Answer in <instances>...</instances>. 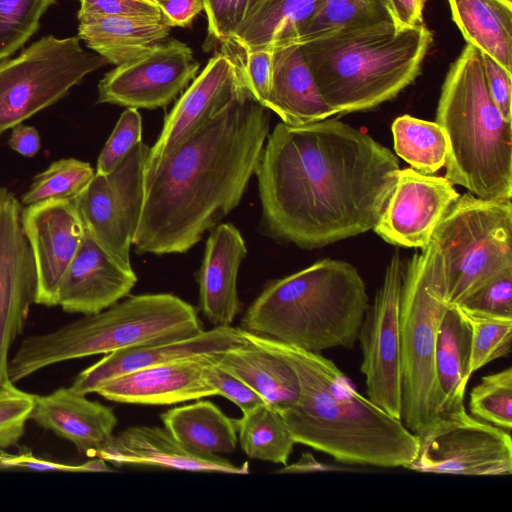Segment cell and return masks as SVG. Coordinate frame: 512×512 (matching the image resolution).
Here are the masks:
<instances>
[{"label":"cell","mask_w":512,"mask_h":512,"mask_svg":"<svg viewBox=\"0 0 512 512\" xmlns=\"http://www.w3.org/2000/svg\"><path fill=\"white\" fill-rule=\"evenodd\" d=\"M265 143L255 175L271 237L314 249L374 228L400 170L390 149L336 118L280 122Z\"/></svg>","instance_id":"6da1fadb"},{"label":"cell","mask_w":512,"mask_h":512,"mask_svg":"<svg viewBox=\"0 0 512 512\" xmlns=\"http://www.w3.org/2000/svg\"><path fill=\"white\" fill-rule=\"evenodd\" d=\"M268 109L246 89L145 177L133 245L137 254H179L235 209L269 134Z\"/></svg>","instance_id":"7a4b0ae2"},{"label":"cell","mask_w":512,"mask_h":512,"mask_svg":"<svg viewBox=\"0 0 512 512\" xmlns=\"http://www.w3.org/2000/svg\"><path fill=\"white\" fill-rule=\"evenodd\" d=\"M242 333L247 341L283 357L297 375L299 397L280 412L295 443L348 465L406 468L415 458L418 436L360 394L333 361L321 353Z\"/></svg>","instance_id":"3957f363"},{"label":"cell","mask_w":512,"mask_h":512,"mask_svg":"<svg viewBox=\"0 0 512 512\" xmlns=\"http://www.w3.org/2000/svg\"><path fill=\"white\" fill-rule=\"evenodd\" d=\"M324 99L338 114L371 110L395 98L420 75L433 44L423 23L350 24L299 43Z\"/></svg>","instance_id":"277c9868"},{"label":"cell","mask_w":512,"mask_h":512,"mask_svg":"<svg viewBox=\"0 0 512 512\" xmlns=\"http://www.w3.org/2000/svg\"><path fill=\"white\" fill-rule=\"evenodd\" d=\"M368 306L358 270L342 260L323 259L267 282L239 328L314 353L351 349Z\"/></svg>","instance_id":"5b68a950"},{"label":"cell","mask_w":512,"mask_h":512,"mask_svg":"<svg viewBox=\"0 0 512 512\" xmlns=\"http://www.w3.org/2000/svg\"><path fill=\"white\" fill-rule=\"evenodd\" d=\"M436 122L448 140L444 177L479 198L511 200L512 122L494 102L481 52L470 44L447 71Z\"/></svg>","instance_id":"8992f818"},{"label":"cell","mask_w":512,"mask_h":512,"mask_svg":"<svg viewBox=\"0 0 512 512\" xmlns=\"http://www.w3.org/2000/svg\"><path fill=\"white\" fill-rule=\"evenodd\" d=\"M203 330L195 307L178 296L133 295L53 332L27 337L9 360L8 376L16 383L59 362L183 339Z\"/></svg>","instance_id":"52a82bcc"},{"label":"cell","mask_w":512,"mask_h":512,"mask_svg":"<svg viewBox=\"0 0 512 512\" xmlns=\"http://www.w3.org/2000/svg\"><path fill=\"white\" fill-rule=\"evenodd\" d=\"M431 277L445 300L458 305L505 269L512 268L511 200L459 196L431 236Z\"/></svg>","instance_id":"ba28073f"},{"label":"cell","mask_w":512,"mask_h":512,"mask_svg":"<svg viewBox=\"0 0 512 512\" xmlns=\"http://www.w3.org/2000/svg\"><path fill=\"white\" fill-rule=\"evenodd\" d=\"M403 269L399 305L402 359V414L406 427L420 435L443 414L434 368V348L449 304L431 277L428 246Z\"/></svg>","instance_id":"9c48e42d"},{"label":"cell","mask_w":512,"mask_h":512,"mask_svg":"<svg viewBox=\"0 0 512 512\" xmlns=\"http://www.w3.org/2000/svg\"><path fill=\"white\" fill-rule=\"evenodd\" d=\"M107 61L86 52L79 37L45 36L0 63V136L66 96Z\"/></svg>","instance_id":"30bf717a"},{"label":"cell","mask_w":512,"mask_h":512,"mask_svg":"<svg viewBox=\"0 0 512 512\" xmlns=\"http://www.w3.org/2000/svg\"><path fill=\"white\" fill-rule=\"evenodd\" d=\"M150 147L140 142L107 175H94L74 201L85 231L127 270L145 194V165Z\"/></svg>","instance_id":"8fae6325"},{"label":"cell","mask_w":512,"mask_h":512,"mask_svg":"<svg viewBox=\"0 0 512 512\" xmlns=\"http://www.w3.org/2000/svg\"><path fill=\"white\" fill-rule=\"evenodd\" d=\"M406 469L437 474H512L510 432L470 416L466 409L443 414L420 435Z\"/></svg>","instance_id":"7c38bea8"},{"label":"cell","mask_w":512,"mask_h":512,"mask_svg":"<svg viewBox=\"0 0 512 512\" xmlns=\"http://www.w3.org/2000/svg\"><path fill=\"white\" fill-rule=\"evenodd\" d=\"M403 269L396 251L386 268L382 286L366 310L357 338L363 355L360 370L365 377L368 398L399 419L402 414L399 305Z\"/></svg>","instance_id":"4fadbf2b"},{"label":"cell","mask_w":512,"mask_h":512,"mask_svg":"<svg viewBox=\"0 0 512 512\" xmlns=\"http://www.w3.org/2000/svg\"><path fill=\"white\" fill-rule=\"evenodd\" d=\"M198 69L187 44L165 40L108 72L98 84L97 102L136 109L163 108L195 78Z\"/></svg>","instance_id":"5bb4252c"},{"label":"cell","mask_w":512,"mask_h":512,"mask_svg":"<svg viewBox=\"0 0 512 512\" xmlns=\"http://www.w3.org/2000/svg\"><path fill=\"white\" fill-rule=\"evenodd\" d=\"M22 206L13 192L0 188V390L12 386L8 353L23 330L37 277L33 254L23 230Z\"/></svg>","instance_id":"9a60e30c"},{"label":"cell","mask_w":512,"mask_h":512,"mask_svg":"<svg viewBox=\"0 0 512 512\" xmlns=\"http://www.w3.org/2000/svg\"><path fill=\"white\" fill-rule=\"evenodd\" d=\"M21 220L35 264V303L56 306L62 279L85 235L78 208L74 200L47 199L22 209Z\"/></svg>","instance_id":"2e32d148"},{"label":"cell","mask_w":512,"mask_h":512,"mask_svg":"<svg viewBox=\"0 0 512 512\" xmlns=\"http://www.w3.org/2000/svg\"><path fill=\"white\" fill-rule=\"evenodd\" d=\"M459 196L445 177L422 174L411 167L399 170L373 230L389 244L424 249Z\"/></svg>","instance_id":"e0dca14e"},{"label":"cell","mask_w":512,"mask_h":512,"mask_svg":"<svg viewBox=\"0 0 512 512\" xmlns=\"http://www.w3.org/2000/svg\"><path fill=\"white\" fill-rule=\"evenodd\" d=\"M246 89L231 57L221 52L212 57L201 74L165 117L161 133L150 147L144 177L199 128L215 117L234 97Z\"/></svg>","instance_id":"ac0fdd59"},{"label":"cell","mask_w":512,"mask_h":512,"mask_svg":"<svg viewBox=\"0 0 512 512\" xmlns=\"http://www.w3.org/2000/svg\"><path fill=\"white\" fill-rule=\"evenodd\" d=\"M246 342L240 328L223 326L183 339L119 349L79 373L70 388L88 395L115 377L178 359L222 353Z\"/></svg>","instance_id":"d6986e66"},{"label":"cell","mask_w":512,"mask_h":512,"mask_svg":"<svg viewBox=\"0 0 512 512\" xmlns=\"http://www.w3.org/2000/svg\"><path fill=\"white\" fill-rule=\"evenodd\" d=\"M213 356L183 358L127 373L105 382L95 393L109 401L142 405H170L218 395L206 376Z\"/></svg>","instance_id":"ffe728a7"},{"label":"cell","mask_w":512,"mask_h":512,"mask_svg":"<svg viewBox=\"0 0 512 512\" xmlns=\"http://www.w3.org/2000/svg\"><path fill=\"white\" fill-rule=\"evenodd\" d=\"M134 270L120 266L85 231L59 287L57 305L68 313H99L128 296Z\"/></svg>","instance_id":"44dd1931"},{"label":"cell","mask_w":512,"mask_h":512,"mask_svg":"<svg viewBox=\"0 0 512 512\" xmlns=\"http://www.w3.org/2000/svg\"><path fill=\"white\" fill-rule=\"evenodd\" d=\"M97 457L116 467L152 466L183 471L248 474V462L240 466L218 455L196 453L181 444L165 427L132 426L113 435Z\"/></svg>","instance_id":"7402d4cb"},{"label":"cell","mask_w":512,"mask_h":512,"mask_svg":"<svg viewBox=\"0 0 512 512\" xmlns=\"http://www.w3.org/2000/svg\"><path fill=\"white\" fill-rule=\"evenodd\" d=\"M246 253L245 240L233 224H218L210 232L197 282L199 307L213 327L231 326L242 310L237 278Z\"/></svg>","instance_id":"603a6c76"},{"label":"cell","mask_w":512,"mask_h":512,"mask_svg":"<svg viewBox=\"0 0 512 512\" xmlns=\"http://www.w3.org/2000/svg\"><path fill=\"white\" fill-rule=\"evenodd\" d=\"M30 419L72 442L79 453L88 457H97L118 423L111 407L91 401L70 387L35 395Z\"/></svg>","instance_id":"cb8c5ba5"},{"label":"cell","mask_w":512,"mask_h":512,"mask_svg":"<svg viewBox=\"0 0 512 512\" xmlns=\"http://www.w3.org/2000/svg\"><path fill=\"white\" fill-rule=\"evenodd\" d=\"M272 51V81L265 108L289 125L338 115L322 96L299 43L277 46Z\"/></svg>","instance_id":"d4e9b609"},{"label":"cell","mask_w":512,"mask_h":512,"mask_svg":"<svg viewBox=\"0 0 512 512\" xmlns=\"http://www.w3.org/2000/svg\"><path fill=\"white\" fill-rule=\"evenodd\" d=\"M214 363L236 376L265 403L281 412L299 397V381L294 369L281 356L247 341L213 357Z\"/></svg>","instance_id":"484cf974"},{"label":"cell","mask_w":512,"mask_h":512,"mask_svg":"<svg viewBox=\"0 0 512 512\" xmlns=\"http://www.w3.org/2000/svg\"><path fill=\"white\" fill-rule=\"evenodd\" d=\"M78 37L116 66L136 59L165 41L172 25L166 18L84 17Z\"/></svg>","instance_id":"4316f807"},{"label":"cell","mask_w":512,"mask_h":512,"mask_svg":"<svg viewBox=\"0 0 512 512\" xmlns=\"http://www.w3.org/2000/svg\"><path fill=\"white\" fill-rule=\"evenodd\" d=\"M471 341V327L465 314L458 306L449 305L439 324L434 348V368L443 414L466 409L464 397L471 376Z\"/></svg>","instance_id":"83f0119b"},{"label":"cell","mask_w":512,"mask_h":512,"mask_svg":"<svg viewBox=\"0 0 512 512\" xmlns=\"http://www.w3.org/2000/svg\"><path fill=\"white\" fill-rule=\"evenodd\" d=\"M452 19L467 44L512 73V1L448 0Z\"/></svg>","instance_id":"f1b7e54d"},{"label":"cell","mask_w":512,"mask_h":512,"mask_svg":"<svg viewBox=\"0 0 512 512\" xmlns=\"http://www.w3.org/2000/svg\"><path fill=\"white\" fill-rule=\"evenodd\" d=\"M164 427L185 447L204 455L233 452L238 442V419L210 401L171 408L160 414Z\"/></svg>","instance_id":"f546056e"},{"label":"cell","mask_w":512,"mask_h":512,"mask_svg":"<svg viewBox=\"0 0 512 512\" xmlns=\"http://www.w3.org/2000/svg\"><path fill=\"white\" fill-rule=\"evenodd\" d=\"M322 0H263L230 42L243 51L292 43Z\"/></svg>","instance_id":"4dcf8cb0"},{"label":"cell","mask_w":512,"mask_h":512,"mask_svg":"<svg viewBox=\"0 0 512 512\" xmlns=\"http://www.w3.org/2000/svg\"><path fill=\"white\" fill-rule=\"evenodd\" d=\"M242 414L238 419V440L245 454L286 465L295 441L280 412L264 402Z\"/></svg>","instance_id":"1f68e13d"},{"label":"cell","mask_w":512,"mask_h":512,"mask_svg":"<svg viewBox=\"0 0 512 512\" xmlns=\"http://www.w3.org/2000/svg\"><path fill=\"white\" fill-rule=\"evenodd\" d=\"M396 154L414 170L433 175L445 165L448 140L437 122L403 115L391 126Z\"/></svg>","instance_id":"d6a6232c"},{"label":"cell","mask_w":512,"mask_h":512,"mask_svg":"<svg viewBox=\"0 0 512 512\" xmlns=\"http://www.w3.org/2000/svg\"><path fill=\"white\" fill-rule=\"evenodd\" d=\"M94 175L95 171L88 162L74 158L55 161L34 177L22 196V204L27 206L47 199L74 200Z\"/></svg>","instance_id":"836d02e7"},{"label":"cell","mask_w":512,"mask_h":512,"mask_svg":"<svg viewBox=\"0 0 512 512\" xmlns=\"http://www.w3.org/2000/svg\"><path fill=\"white\" fill-rule=\"evenodd\" d=\"M469 408L477 419L510 432L512 367L483 376L469 394Z\"/></svg>","instance_id":"e575fe53"},{"label":"cell","mask_w":512,"mask_h":512,"mask_svg":"<svg viewBox=\"0 0 512 512\" xmlns=\"http://www.w3.org/2000/svg\"><path fill=\"white\" fill-rule=\"evenodd\" d=\"M56 0H0V60L11 56L39 28L45 11Z\"/></svg>","instance_id":"d590c367"},{"label":"cell","mask_w":512,"mask_h":512,"mask_svg":"<svg viewBox=\"0 0 512 512\" xmlns=\"http://www.w3.org/2000/svg\"><path fill=\"white\" fill-rule=\"evenodd\" d=\"M462 312L472 332L469 366L471 375L488 363L511 353L512 318Z\"/></svg>","instance_id":"8d00e7d4"},{"label":"cell","mask_w":512,"mask_h":512,"mask_svg":"<svg viewBox=\"0 0 512 512\" xmlns=\"http://www.w3.org/2000/svg\"><path fill=\"white\" fill-rule=\"evenodd\" d=\"M456 306L465 312L512 318V268L489 279Z\"/></svg>","instance_id":"74e56055"},{"label":"cell","mask_w":512,"mask_h":512,"mask_svg":"<svg viewBox=\"0 0 512 512\" xmlns=\"http://www.w3.org/2000/svg\"><path fill=\"white\" fill-rule=\"evenodd\" d=\"M142 118L138 109L127 108L122 112L110 137L104 145L96 167V174L111 173L141 141Z\"/></svg>","instance_id":"f35d334b"},{"label":"cell","mask_w":512,"mask_h":512,"mask_svg":"<svg viewBox=\"0 0 512 512\" xmlns=\"http://www.w3.org/2000/svg\"><path fill=\"white\" fill-rule=\"evenodd\" d=\"M34 396L14 384L0 390V449L16 445L23 436L34 406Z\"/></svg>","instance_id":"ab89813d"},{"label":"cell","mask_w":512,"mask_h":512,"mask_svg":"<svg viewBox=\"0 0 512 512\" xmlns=\"http://www.w3.org/2000/svg\"><path fill=\"white\" fill-rule=\"evenodd\" d=\"M209 35L230 42L263 0H203Z\"/></svg>","instance_id":"60d3db41"},{"label":"cell","mask_w":512,"mask_h":512,"mask_svg":"<svg viewBox=\"0 0 512 512\" xmlns=\"http://www.w3.org/2000/svg\"><path fill=\"white\" fill-rule=\"evenodd\" d=\"M239 50L244 57H241L236 51L233 52L236 53L237 57L228 55L238 66L241 79L248 93L255 101L264 106L271 88L273 51L271 49L248 52Z\"/></svg>","instance_id":"b9f144b4"},{"label":"cell","mask_w":512,"mask_h":512,"mask_svg":"<svg viewBox=\"0 0 512 512\" xmlns=\"http://www.w3.org/2000/svg\"><path fill=\"white\" fill-rule=\"evenodd\" d=\"M84 17L165 18L154 0H79Z\"/></svg>","instance_id":"7bdbcfd3"},{"label":"cell","mask_w":512,"mask_h":512,"mask_svg":"<svg viewBox=\"0 0 512 512\" xmlns=\"http://www.w3.org/2000/svg\"><path fill=\"white\" fill-rule=\"evenodd\" d=\"M206 376L209 382L216 388L218 395L236 404L242 412L265 402L246 383L217 366L214 361L208 366Z\"/></svg>","instance_id":"ee69618b"},{"label":"cell","mask_w":512,"mask_h":512,"mask_svg":"<svg viewBox=\"0 0 512 512\" xmlns=\"http://www.w3.org/2000/svg\"><path fill=\"white\" fill-rule=\"evenodd\" d=\"M481 56L490 94L503 118L512 122L511 73L487 54L481 52Z\"/></svg>","instance_id":"f6af8a7d"},{"label":"cell","mask_w":512,"mask_h":512,"mask_svg":"<svg viewBox=\"0 0 512 512\" xmlns=\"http://www.w3.org/2000/svg\"><path fill=\"white\" fill-rule=\"evenodd\" d=\"M0 468H17L35 471L84 472L82 464L69 465L34 456L30 451L10 454L0 451Z\"/></svg>","instance_id":"bcb514c9"},{"label":"cell","mask_w":512,"mask_h":512,"mask_svg":"<svg viewBox=\"0 0 512 512\" xmlns=\"http://www.w3.org/2000/svg\"><path fill=\"white\" fill-rule=\"evenodd\" d=\"M172 27L189 26L204 10L203 0H154Z\"/></svg>","instance_id":"7dc6e473"},{"label":"cell","mask_w":512,"mask_h":512,"mask_svg":"<svg viewBox=\"0 0 512 512\" xmlns=\"http://www.w3.org/2000/svg\"><path fill=\"white\" fill-rule=\"evenodd\" d=\"M390 14L399 28L423 24L425 0H387Z\"/></svg>","instance_id":"c3c4849f"},{"label":"cell","mask_w":512,"mask_h":512,"mask_svg":"<svg viewBox=\"0 0 512 512\" xmlns=\"http://www.w3.org/2000/svg\"><path fill=\"white\" fill-rule=\"evenodd\" d=\"M8 145L22 156L33 157L39 152L41 141L36 128L20 123L12 128Z\"/></svg>","instance_id":"681fc988"},{"label":"cell","mask_w":512,"mask_h":512,"mask_svg":"<svg viewBox=\"0 0 512 512\" xmlns=\"http://www.w3.org/2000/svg\"><path fill=\"white\" fill-rule=\"evenodd\" d=\"M330 470L329 467L316 461L310 453H304L302 457L292 465H284L279 473H305Z\"/></svg>","instance_id":"f907efd6"},{"label":"cell","mask_w":512,"mask_h":512,"mask_svg":"<svg viewBox=\"0 0 512 512\" xmlns=\"http://www.w3.org/2000/svg\"><path fill=\"white\" fill-rule=\"evenodd\" d=\"M357 3H374L388 7L387 0H322L321 6L328 4H357ZM389 9V8H388Z\"/></svg>","instance_id":"816d5d0a"}]
</instances>
